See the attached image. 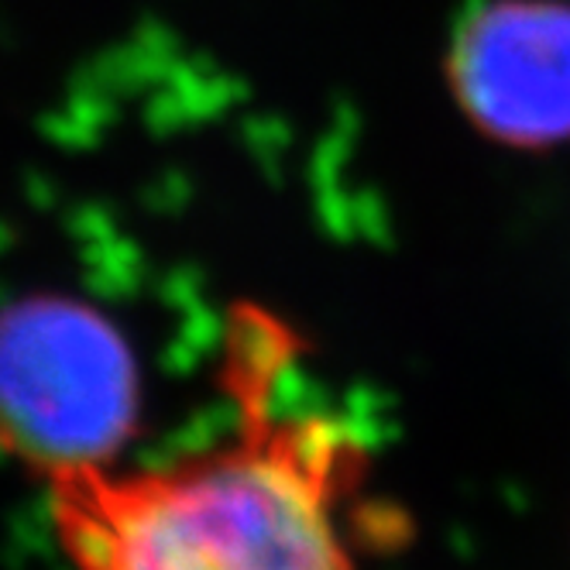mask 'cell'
Listing matches in <instances>:
<instances>
[{"instance_id":"3","label":"cell","mask_w":570,"mask_h":570,"mask_svg":"<svg viewBox=\"0 0 570 570\" xmlns=\"http://www.w3.org/2000/svg\"><path fill=\"white\" fill-rule=\"evenodd\" d=\"M446 83L488 138L570 141V0H474L454 24Z\"/></svg>"},{"instance_id":"1","label":"cell","mask_w":570,"mask_h":570,"mask_svg":"<svg viewBox=\"0 0 570 570\" xmlns=\"http://www.w3.org/2000/svg\"><path fill=\"white\" fill-rule=\"evenodd\" d=\"M344 451L316 423H268L183 464L52 478L76 570H354L337 529Z\"/></svg>"},{"instance_id":"2","label":"cell","mask_w":570,"mask_h":570,"mask_svg":"<svg viewBox=\"0 0 570 570\" xmlns=\"http://www.w3.org/2000/svg\"><path fill=\"white\" fill-rule=\"evenodd\" d=\"M135 413V375L110 327L69 303L0 320V433L56 474L100 468Z\"/></svg>"}]
</instances>
